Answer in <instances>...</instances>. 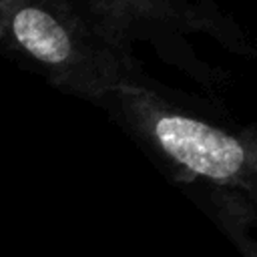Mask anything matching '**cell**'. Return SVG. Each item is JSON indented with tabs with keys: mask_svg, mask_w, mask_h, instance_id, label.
<instances>
[{
	"mask_svg": "<svg viewBox=\"0 0 257 257\" xmlns=\"http://www.w3.org/2000/svg\"><path fill=\"white\" fill-rule=\"evenodd\" d=\"M155 135L175 161L215 181L231 179L245 163V149L237 139L197 118L165 114L157 118Z\"/></svg>",
	"mask_w": 257,
	"mask_h": 257,
	"instance_id": "6da1fadb",
	"label": "cell"
},
{
	"mask_svg": "<svg viewBox=\"0 0 257 257\" xmlns=\"http://www.w3.org/2000/svg\"><path fill=\"white\" fill-rule=\"evenodd\" d=\"M12 32L20 46L46 64H60L70 56L66 30L48 12L26 6L12 16Z\"/></svg>",
	"mask_w": 257,
	"mask_h": 257,
	"instance_id": "7a4b0ae2",
	"label": "cell"
}]
</instances>
